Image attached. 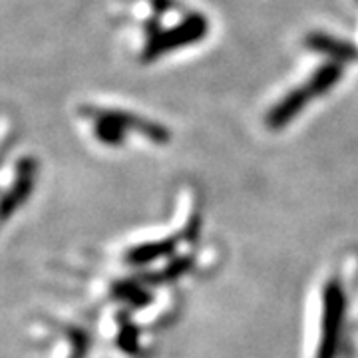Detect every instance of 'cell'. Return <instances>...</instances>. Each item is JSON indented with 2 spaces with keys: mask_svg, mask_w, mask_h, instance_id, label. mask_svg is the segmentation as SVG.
I'll use <instances>...</instances> for the list:
<instances>
[{
  "mask_svg": "<svg viewBox=\"0 0 358 358\" xmlns=\"http://www.w3.org/2000/svg\"><path fill=\"white\" fill-rule=\"evenodd\" d=\"M346 315L345 289L338 279H331L322 289V319H320V343L317 358H336L343 343Z\"/></svg>",
  "mask_w": 358,
  "mask_h": 358,
  "instance_id": "1",
  "label": "cell"
}]
</instances>
